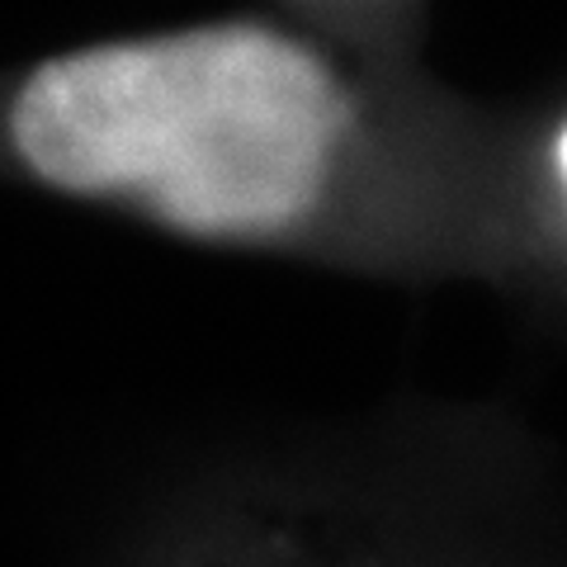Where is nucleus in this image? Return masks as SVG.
<instances>
[{
	"label": "nucleus",
	"mask_w": 567,
	"mask_h": 567,
	"mask_svg": "<svg viewBox=\"0 0 567 567\" xmlns=\"http://www.w3.org/2000/svg\"><path fill=\"white\" fill-rule=\"evenodd\" d=\"M350 128L336 66L260 20L58 52L6 110V142L39 185L194 241L298 233L322 208Z\"/></svg>",
	"instance_id": "f257e3e1"
},
{
	"label": "nucleus",
	"mask_w": 567,
	"mask_h": 567,
	"mask_svg": "<svg viewBox=\"0 0 567 567\" xmlns=\"http://www.w3.org/2000/svg\"><path fill=\"white\" fill-rule=\"evenodd\" d=\"M558 175H563V185H567V128L558 137Z\"/></svg>",
	"instance_id": "f03ea898"
}]
</instances>
